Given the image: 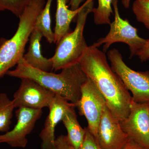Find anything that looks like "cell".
<instances>
[{"label":"cell","instance_id":"cell-1","mask_svg":"<svg viewBox=\"0 0 149 149\" xmlns=\"http://www.w3.org/2000/svg\"><path fill=\"white\" fill-rule=\"evenodd\" d=\"M79 63L86 76L103 96L113 115L119 121L127 117L130 112L132 96L110 66L105 53L93 45L88 46Z\"/></svg>","mask_w":149,"mask_h":149},{"label":"cell","instance_id":"cell-2","mask_svg":"<svg viewBox=\"0 0 149 149\" xmlns=\"http://www.w3.org/2000/svg\"><path fill=\"white\" fill-rule=\"evenodd\" d=\"M15 69L9 70L7 75L21 79L29 78L42 87L61 96L68 101L76 104L81 96V87L87 79L79 63L61 70L58 74L42 71L30 66L23 57Z\"/></svg>","mask_w":149,"mask_h":149},{"label":"cell","instance_id":"cell-3","mask_svg":"<svg viewBox=\"0 0 149 149\" xmlns=\"http://www.w3.org/2000/svg\"><path fill=\"white\" fill-rule=\"evenodd\" d=\"M46 3L45 0H32L19 17L18 27L14 35L10 39L1 40L0 42V78L23 57L36 19Z\"/></svg>","mask_w":149,"mask_h":149},{"label":"cell","instance_id":"cell-4","mask_svg":"<svg viewBox=\"0 0 149 149\" xmlns=\"http://www.w3.org/2000/svg\"><path fill=\"white\" fill-rule=\"evenodd\" d=\"M94 0H86L77 17L75 28L65 35L57 43L54 56L51 58L53 69L58 71L72 65L79 63L88 46L83 32L88 15L94 8Z\"/></svg>","mask_w":149,"mask_h":149},{"label":"cell","instance_id":"cell-5","mask_svg":"<svg viewBox=\"0 0 149 149\" xmlns=\"http://www.w3.org/2000/svg\"><path fill=\"white\" fill-rule=\"evenodd\" d=\"M118 0H113L112 6L114 19L109 24L110 28L107 35L100 38L92 45L98 48L103 44V51L106 52L115 43H124L128 45L130 51V57L136 55L146 42L138 34V29L130 24L128 19L120 17L118 8Z\"/></svg>","mask_w":149,"mask_h":149},{"label":"cell","instance_id":"cell-6","mask_svg":"<svg viewBox=\"0 0 149 149\" xmlns=\"http://www.w3.org/2000/svg\"><path fill=\"white\" fill-rule=\"evenodd\" d=\"M107 58L112 69L132 93L133 101L149 102V71L141 72L131 69L125 64L122 55L116 49H111L108 52Z\"/></svg>","mask_w":149,"mask_h":149},{"label":"cell","instance_id":"cell-7","mask_svg":"<svg viewBox=\"0 0 149 149\" xmlns=\"http://www.w3.org/2000/svg\"><path fill=\"white\" fill-rule=\"evenodd\" d=\"M106 106L103 96L93 81L87 77L81 87V96L76 105L79 114L88 123V130L95 138L104 108Z\"/></svg>","mask_w":149,"mask_h":149},{"label":"cell","instance_id":"cell-8","mask_svg":"<svg viewBox=\"0 0 149 149\" xmlns=\"http://www.w3.org/2000/svg\"><path fill=\"white\" fill-rule=\"evenodd\" d=\"M120 123L129 139L149 149V102L137 103L132 100L129 114Z\"/></svg>","mask_w":149,"mask_h":149},{"label":"cell","instance_id":"cell-9","mask_svg":"<svg viewBox=\"0 0 149 149\" xmlns=\"http://www.w3.org/2000/svg\"><path fill=\"white\" fill-rule=\"evenodd\" d=\"M42 109L19 107L15 112L17 122L13 129L0 135V144L6 143L12 148H24L27 146V136L33 130L42 114Z\"/></svg>","mask_w":149,"mask_h":149},{"label":"cell","instance_id":"cell-10","mask_svg":"<svg viewBox=\"0 0 149 149\" xmlns=\"http://www.w3.org/2000/svg\"><path fill=\"white\" fill-rule=\"evenodd\" d=\"M21 80L20 86L14 94L13 100L15 108L42 109L49 107L56 94L34 80L29 78Z\"/></svg>","mask_w":149,"mask_h":149},{"label":"cell","instance_id":"cell-11","mask_svg":"<svg viewBox=\"0 0 149 149\" xmlns=\"http://www.w3.org/2000/svg\"><path fill=\"white\" fill-rule=\"evenodd\" d=\"M95 139L101 149H123L129 140L121 128L120 121L113 115L107 106Z\"/></svg>","mask_w":149,"mask_h":149},{"label":"cell","instance_id":"cell-12","mask_svg":"<svg viewBox=\"0 0 149 149\" xmlns=\"http://www.w3.org/2000/svg\"><path fill=\"white\" fill-rule=\"evenodd\" d=\"M74 106L75 107L74 104L68 101L61 96L56 95L48 107L49 111V114L45 121L44 128L39 135L42 141L41 149H55L56 127L61 121L67 111Z\"/></svg>","mask_w":149,"mask_h":149},{"label":"cell","instance_id":"cell-13","mask_svg":"<svg viewBox=\"0 0 149 149\" xmlns=\"http://www.w3.org/2000/svg\"><path fill=\"white\" fill-rule=\"evenodd\" d=\"M42 37V33L34 28L29 38L28 51L24 55L23 58L34 68L50 72L53 69V63L51 58H47L42 55L41 41Z\"/></svg>","mask_w":149,"mask_h":149},{"label":"cell","instance_id":"cell-14","mask_svg":"<svg viewBox=\"0 0 149 149\" xmlns=\"http://www.w3.org/2000/svg\"><path fill=\"white\" fill-rule=\"evenodd\" d=\"M69 0H56L57 8L55 27L54 42L57 43L62 37L70 32V25L83 8V4L75 10L69 8Z\"/></svg>","mask_w":149,"mask_h":149},{"label":"cell","instance_id":"cell-15","mask_svg":"<svg viewBox=\"0 0 149 149\" xmlns=\"http://www.w3.org/2000/svg\"><path fill=\"white\" fill-rule=\"evenodd\" d=\"M75 106L71 107L65 113L61 121L66 128L70 142L75 149H79L83 144L86 129L83 128L77 120Z\"/></svg>","mask_w":149,"mask_h":149},{"label":"cell","instance_id":"cell-16","mask_svg":"<svg viewBox=\"0 0 149 149\" xmlns=\"http://www.w3.org/2000/svg\"><path fill=\"white\" fill-rule=\"evenodd\" d=\"M54 1L47 0L45 7L37 17L34 27L50 44L54 42V34L51 28L50 14L51 6Z\"/></svg>","mask_w":149,"mask_h":149},{"label":"cell","instance_id":"cell-17","mask_svg":"<svg viewBox=\"0 0 149 149\" xmlns=\"http://www.w3.org/2000/svg\"><path fill=\"white\" fill-rule=\"evenodd\" d=\"M15 109L13 100L6 93H0V132L9 131Z\"/></svg>","mask_w":149,"mask_h":149},{"label":"cell","instance_id":"cell-18","mask_svg":"<svg viewBox=\"0 0 149 149\" xmlns=\"http://www.w3.org/2000/svg\"><path fill=\"white\" fill-rule=\"evenodd\" d=\"M98 6L94 8V22L97 25L110 24V17L113 13L111 5L113 0H97Z\"/></svg>","mask_w":149,"mask_h":149},{"label":"cell","instance_id":"cell-19","mask_svg":"<svg viewBox=\"0 0 149 149\" xmlns=\"http://www.w3.org/2000/svg\"><path fill=\"white\" fill-rule=\"evenodd\" d=\"M132 10L137 20L149 29V0H135Z\"/></svg>","mask_w":149,"mask_h":149},{"label":"cell","instance_id":"cell-20","mask_svg":"<svg viewBox=\"0 0 149 149\" xmlns=\"http://www.w3.org/2000/svg\"><path fill=\"white\" fill-rule=\"evenodd\" d=\"M32 0H0V11L8 10L17 17Z\"/></svg>","mask_w":149,"mask_h":149},{"label":"cell","instance_id":"cell-21","mask_svg":"<svg viewBox=\"0 0 149 149\" xmlns=\"http://www.w3.org/2000/svg\"><path fill=\"white\" fill-rule=\"evenodd\" d=\"M86 129V134L82 146L79 149H101L97 143L95 139L88 130Z\"/></svg>","mask_w":149,"mask_h":149},{"label":"cell","instance_id":"cell-22","mask_svg":"<svg viewBox=\"0 0 149 149\" xmlns=\"http://www.w3.org/2000/svg\"><path fill=\"white\" fill-rule=\"evenodd\" d=\"M54 149H75L70 142L67 136L61 135L56 138Z\"/></svg>","mask_w":149,"mask_h":149},{"label":"cell","instance_id":"cell-23","mask_svg":"<svg viewBox=\"0 0 149 149\" xmlns=\"http://www.w3.org/2000/svg\"><path fill=\"white\" fill-rule=\"evenodd\" d=\"M136 56L139 57L142 62H145L149 60V39L146 40L144 46L138 52Z\"/></svg>","mask_w":149,"mask_h":149},{"label":"cell","instance_id":"cell-24","mask_svg":"<svg viewBox=\"0 0 149 149\" xmlns=\"http://www.w3.org/2000/svg\"><path fill=\"white\" fill-rule=\"evenodd\" d=\"M123 149H145L139 146L136 142L129 139L127 143Z\"/></svg>","mask_w":149,"mask_h":149},{"label":"cell","instance_id":"cell-25","mask_svg":"<svg viewBox=\"0 0 149 149\" xmlns=\"http://www.w3.org/2000/svg\"><path fill=\"white\" fill-rule=\"evenodd\" d=\"M84 0H69L68 6L70 9L75 10L79 8L80 5L84 1Z\"/></svg>","mask_w":149,"mask_h":149},{"label":"cell","instance_id":"cell-26","mask_svg":"<svg viewBox=\"0 0 149 149\" xmlns=\"http://www.w3.org/2000/svg\"><path fill=\"white\" fill-rule=\"evenodd\" d=\"M130 1L131 0H122V4L125 8H128L129 7L130 5Z\"/></svg>","mask_w":149,"mask_h":149}]
</instances>
